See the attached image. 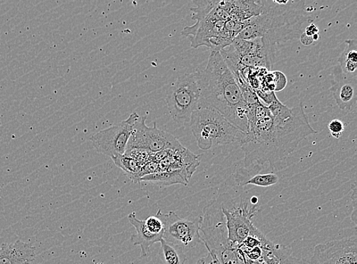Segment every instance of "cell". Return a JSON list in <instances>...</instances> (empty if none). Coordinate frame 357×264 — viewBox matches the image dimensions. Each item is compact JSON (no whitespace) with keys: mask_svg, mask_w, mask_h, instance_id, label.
Returning a JSON list of instances; mask_svg holds the SVG:
<instances>
[{"mask_svg":"<svg viewBox=\"0 0 357 264\" xmlns=\"http://www.w3.org/2000/svg\"><path fill=\"white\" fill-rule=\"evenodd\" d=\"M156 216L163 222L162 239L166 242L180 247L185 252L202 242L200 233L202 217L182 219L174 212L164 214L161 210H158Z\"/></svg>","mask_w":357,"mask_h":264,"instance_id":"30bf717a","label":"cell"},{"mask_svg":"<svg viewBox=\"0 0 357 264\" xmlns=\"http://www.w3.org/2000/svg\"><path fill=\"white\" fill-rule=\"evenodd\" d=\"M146 121V117L144 116L139 118L136 123L127 150L130 148H139L151 153H156L165 150H176L183 146L177 138L158 128L156 123H153L152 127H147Z\"/></svg>","mask_w":357,"mask_h":264,"instance_id":"7c38bea8","label":"cell"},{"mask_svg":"<svg viewBox=\"0 0 357 264\" xmlns=\"http://www.w3.org/2000/svg\"><path fill=\"white\" fill-rule=\"evenodd\" d=\"M304 32L307 36L313 37L314 35L319 34V29L317 26H315V24L311 23L305 29Z\"/></svg>","mask_w":357,"mask_h":264,"instance_id":"f546056e","label":"cell"},{"mask_svg":"<svg viewBox=\"0 0 357 264\" xmlns=\"http://www.w3.org/2000/svg\"><path fill=\"white\" fill-rule=\"evenodd\" d=\"M222 210L226 218L228 236L230 242L239 246L245 239L259 231L252 224L257 212V205H249L248 200L234 201L224 194L220 195Z\"/></svg>","mask_w":357,"mask_h":264,"instance_id":"9c48e42d","label":"cell"},{"mask_svg":"<svg viewBox=\"0 0 357 264\" xmlns=\"http://www.w3.org/2000/svg\"><path fill=\"white\" fill-rule=\"evenodd\" d=\"M347 47L339 56V68L347 78L356 77L357 70V41L356 39L345 40Z\"/></svg>","mask_w":357,"mask_h":264,"instance_id":"ffe728a7","label":"cell"},{"mask_svg":"<svg viewBox=\"0 0 357 264\" xmlns=\"http://www.w3.org/2000/svg\"><path fill=\"white\" fill-rule=\"evenodd\" d=\"M153 154L144 150H139V148H130V150H128L126 153V155L136 160L141 166H143L144 164L153 160Z\"/></svg>","mask_w":357,"mask_h":264,"instance_id":"cb8c5ba5","label":"cell"},{"mask_svg":"<svg viewBox=\"0 0 357 264\" xmlns=\"http://www.w3.org/2000/svg\"><path fill=\"white\" fill-rule=\"evenodd\" d=\"M310 264H357L356 236L319 244Z\"/></svg>","mask_w":357,"mask_h":264,"instance_id":"4fadbf2b","label":"cell"},{"mask_svg":"<svg viewBox=\"0 0 357 264\" xmlns=\"http://www.w3.org/2000/svg\"><path fill=\"white\" fill-rule=\"evenodd\" d=\"M193 4L190 11L196 23L181 31V36L189 38L190 46L195 49L205 46L211 52H220L230 45L237 37L227 23L231 20L230 0H197Z\"/></svg>","mask_w":357,"mask_h":264,"instance_id":"277c9868","label":"cell"},{"mask_svg":"<svg viewBox=\"0 0 357 264\" xmlns=\"http://www.w3.org/2000/svg\"><path fill=\"white\" fill-rule=\"evenodd\" d=\"M259 166L240 168L237 170L235 180L238 186L255 185L268 187L278 183L279 178L275 173H260Z\"/></svg>","mask_w":357,"mask_h":264,"instance_id":"e0dca14e","label":"cell"},{"mask_svg":"<svg viewBox=\"0 0 357 264\" xmlns=\"http://www.w3.org/2000/svg\"><path fill=\"white\" fill-rule=\"evenodd\" d=\"M351 200L353 203V210L351 214V219L354 222L355 228L356 227V185H354V187L353 189L352 194H351Z\"/></svg>","mask_w":357,"mask_h":264,"instance_id":"f1b7e54d","label":"cell"},{"mask_svg":"<svg viewBox=\"0 0 357 264\" xmlns=\"http://www.w3.org/2000/svg\"><path fill=\"white\" fill-rule=\"evenodd\" d=\"M159 171V162L153 160L149 161L141 167L140 171L138 175V181L140 183V179L146 176L154 174V173Z\"/></svg>","mask_w":357,"mask_h":264,"instance_id":"484cf974","label":"cell"},{"mask_svg":"<svg viewBox=\"0 0 357 264\" xmlns=\"http://www.w3.org/2000/svg\"><path fill=\"white\" fill-rule=\"evenodd\" d=\"M145 221V225L147 229L153 234L163 235L164 224L160 217L156 215L147 218Z\"/></svg>","mask_w":357,"mask_h":264,"instance_id":"d4e9b609","label":"cell"},{"mask_svg":"<svg viewBox=\"0 0 357 264\" xmlns=\"http://www.w3.org/2000/svg\"><path fill=\"white\" fill-rule=\"evenodd\" d=\"M273 254H275L279 264H310L309 261L296 257L291 250L284 246L275 244Z\"/></svg>","mask_w":357,"mask_h":264,"instance_id":"603a6c76","label":"cell"},{"mask_svg":"<svg viewBox=\"0 0 357 264\" xmlns=\"http://www.w3.org/2000/svg\"><path fill=\"white\" fill-rule=\"evenodd\" d=\"M190 126L198 147L206 151L214 146L227 145L243 141L246 134L232 125L213 109H200L190 118Z\"/></svg>","mask_w":357,"mask_h":264,"instance_id":"8992f818","label":"cell"},{"mask_svg":"<svg viewBox=\"0 0 357 264\" xmlns=\"http://www.w3.org/2000/svg\"><path fill=\"white\" fill-rule=\"evenodd\" d=\"M160 244L165 264H185L187 258L183 250L178 247L166 242L163 239H162Z\"/></svg>","mask_w":357,"mask_h":264,"instance_id":"7402d4cb","label":"cell"},{"mask_svg":"<svg viewBox=\"0 0 357 264\" xmlns=\"http://www.w3.org/2000/svg\"><path fill=\"white\" fill-rule=\"evenodd\" d=\"M115 166L120 168L132 183L138 184V175L141 169L140 164L126 154L114 157L112 159Z\"/></svg>","mask_w":357,"mask_h":264,"instance_id":"44dd1931","label":"cell"},{"mask_svg":"<svg viewBox=\"0 0 357 264\" xmlns=\"http://www.w3.org/2000/svg\"><path fill=\"white\" fill-rule=\"evenodd\" d=\"M275 52V46L263 38H236L230 45L222 49L220 54L231 72L236 74L246 68H263L270 71Z\"/></svg>","mask_w":357,"mask_h":264,"instance_id":"52a82bcc","label":"cell"},{"mask_svg":"<svg viewBox=\"0 0 357 264\" xmlns=\"http://www.w3.org/2000/svg\"><path fill=\"white\" fill-rule=\"evenodd\" d=\"M301 40L302 44L305 46L311 45L314 42L312 37L307 36L305 32H303L301 36Z\"/></svg>","mask_w":357,"mask_h":264,"instance_id":"4dcf8cb0","label":"cell"},{"mask_svg":"<svg viewBox=\"0 0 357 264\" xmlns=\"http://www.w3.org/2000/svg\"><path fill=\"white\" fill-rule=\"evenodd\" d=\"M139 118L137 113H132L127 120L100 130L91 137V142L96 150L110 157L111 159L126 154L130 138L134 133Z\"/></svg>","mask_w":357,"mask_h":264,"instance_id":"8fae6325","label":"cell"},{"mask_svg":"<svg viewBox=\"0 0 357 264\" xmlns=\"http://www.w3.org/2000/svg\"><path fill=\"white\" fill-rule=\"evenodd\" d=\"M36 258V247L17 240L0 247V264H31Z\"/></svg>","mask_w":357,"mask_h":264,"instance_id":"2e32d148","label":"cell"},{"mask_svg":"<svg viewBox=\"0 0 357 264\" xmlns=\"http://www.w3.org/2000/svg\"><path fill=\"white\" fill-rule=\"evenodd\" d=\"M192 178V177H190L183 171H157L153 175L141 178L140 183L141 181H145V183L162 187H168L174 185L187 186Z\"/></svg>","mask_w":357,"mask_h":264,"instance_id":"d6986e66","label":"cell"},{"mask_svg":"<svg viewBox=\"0 0 357 264\" xmlns=\"http://www.w3.org/2000/svg\"><path fill=\"white\" fill-rule=\"evenodd\" d=\"M203 212L202 241L208 252L214 254L220 264H249L243 252L229 239L220 196L206 205Z\"/></svg>","mask_w":357,"mask_h":264,"instance_id":"5b68a950","label":"cell"},{"mask_svg":"<svg viewBox=\"0 0 357 264\" xmlns=\"http://www.w3.org/2000/svg\"><path fill=\"white\" fill-rule=\"evenodd\" d=\"M335 84L331 88L340 110L351 111L357 99L356 77L347 78L342 75L339 67L334 70Z\"/></svg>","mask_w":357,"mask_h":264,"instance_id":"9a60e30c","label":"cell"},{"mask_svg":"<svg viewBox=\"0 0 357 264\" xmlns=\"http://www.w3.org/2000/svg\"><path fill=\"white\" fill-rule=\"evenodd\" d=\"M198 72L202 90L201 109L218 111L247 134L248 111L243 91L220 52H211L205 70Z\"/></svg>","mask_w":357,"mask_h":264,"instance_id":"7a4b0ae2","label":"cell"},{"mask_svg":"<svg viewBox=\"0 0 357 264\" xmlns=\"http://www.w3.org/2000/svg\"><path fill=\"white\" fill-rule=\"evenodd\" d=\"M328 130L332 137L339 139L344 133L345 125L342 121L334 119L329 123Z\"/></svg>","mask_w":357,"mask_h":264,"instance_id":"4316f807","label":"cell"},{"mask_svg":"<svg viewBox=\"0 0 357 264\" xmlns=\"http://www.w3.org/2000/svg\"><path fill=\"white\" fill-rule=\"evenodd\" d=\"M200 156L190 152L184 146L170 150L167 156L159 162V171H179L192 177L200 166Z\"/></svg>","mask_w":357,"mask_h":264,"instance_id":"5bb4252c","label":"cell"},{"mask_svg":"<svg viewBox=\"0 0 357 264\" xmlns=\"http://www.w3.org/2000/svg\"><path fill=\"white\" fill-rule=\"evenodd\" d=\"M196 264H220V263L214 254L208 253L206 257L199 260Z\"/></svg>","mask_w":357,"mask_h":264,"instance_id":"83f0119b","label":"cell"},{"mask_svg":"<svg viewBox=\"0 0 357 264\" xmlns=\"http://www.w3.org/2000/svg\"><path fill=\"white\" fill-rule=\"evenodd\" d=\"M130 224L136 229L137 234L132 235L130 241L134 245L140 247L142 258H147L149 255V249L157 242H160L163 235H155L149 232L145 225L144 220H139L136 213L132 212L128 216Z\"/></svg>","mask_w":357,"mask_h":264,"instance_id":"ac0fdd59","label":"cell"},{"mask_svg":"<svg viewBox=\"0 0 357 264\" xmlns=\"http://www.w3.org/2000/svg\"><path fill=\"white\" fill-rule=\"evenodd\" d=\"M248 131L240 143L244 167L263 166L271 170L284 168V162L307 137L318 131L310 125L303 103L289 109L278 99L268 105L261 101L247 105Z\"/></svg>","mask_w":357,"mask_h":264,"instance_id":"6da1fadb","label":"cell"},{"mask_svg":"<svg viewBox=\"0 0 357 264\" xmlns=\"http://www.w3.org/2000/svg\"><path fill=\"white\" fill-rule=\"evenodd\" d=\"M260 14L248 20L236 38H263L271 45L301 38L305 23L312 22L304 0H261Z\"/></svg>","mask_w":357,"mask_h":264,"instance_id":"3957f363","label":"cell"},{"mask_svg":"<svg viewBox=\"0 0 357 264\" xmlns=\"http://www.w3.org/2000/svg\"><path fill=\"white\" fill-rule=\"evenodd\" d=\"M201 96L199 72L185 74L174 81L166 93V102L173 121L179 125H190L192 114L201 109Z\"/></svg>","mask_w":357,"mask_h":264,"instance_id":"ba28073f","label":"cell"}]
</instances>
